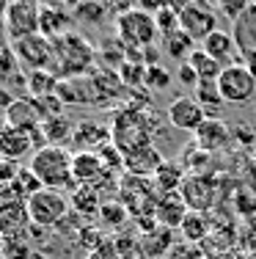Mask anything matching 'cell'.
<instances>
[{
  "mask_svg": "<svg viewBox=\"0 0 256 259\" xmlns=\"http://www.w3.org/2000/svg\"><path fill=\"white\" fill-rule=\"evenodd\" d=\"M72 155L69 149L64 146H39L30 157L28 168L36 174V180L41 182V188H50V190H64L69 185H75V177H72Z\"/></svg>",
  "mask_w": 256,
  "mask_h": 259,
  "instance_id": "1",
  "label": "cell"
},
{
  "mask_svg": "<svg viewBox=\"0 0 256 259\" xmlns=\"http://www.w3.org/2000/svg\"><path fill=\"white\" fill-rule=\"evenodd\" d=\"M157 22L155 14L141 9H130L124 11L121 17H116V39L121 41L130 50H146V47H155L157 41Z\"/></svg>",
  "mask_w": 256,
  "mask_h": 259,
  "instance_id": "2",
  "label": "cell"
},
{
  "mask_svg": "<svg viewBox=\"0 0 256 259\" xmlns=\"http://www.w3.org/2000/svg\"><path fill=\"white\" fill-rule=\"evenodd\" d=\"M113 135V146L121 152V155H132V152L143 149V146H151V130L146 124V116L141 110H119L111 127Z\"/></svg>",
  "mask_w": 256,
  "mask_h": 259,
  "instance_id": "3",
  "label": "cell"
},
{
  "mask_svg": "<svg viewBox=\"0 0 256 259\" xmlns=\"http://www.w3.org/2000/svg\"><path fill=\"white\" fill-rule=\"evenodd\" d=\"M56 47V69H58V80L61 77H75L88 72L91 58H94V50L91 45L83 39L80 33H66L61 39L53 41Z\"/></svg>",
  "mask_w": 256,
  "mask_h": 259,
  "instance_id": "4",
  "label": "cell"
},
{
  "mask_svg": "<svg viewBox=\"0 0 256 259\" xmlns=\"http://www.w3.org/2000/svg\"><path fill=\"white\" fill-rule=\"evenodd\" d=\"M25 207L30 215V224L39 226V229H53L72 212V201L61 190H50V188H41L39 193H33L25 201Z\"/></svg>",
  "mask_w": 256,
  "mask_h": 259,
  "instance_id": "5",
  "label": "cell"
},
{
  "mask_svg": "<svg viewBox=\"0 0 256 259\" xmlns=\"http://www.w3.org/2000/svg\"><path fill=\"white\" fill-rule=\"evenodd\" d=\"M11 50H14L20 66H25L28 72H53L56 69V47L47 36L36 33V36H28V39H20V41H11Z\"/></svg>",
  "mask_w": 256,
  "mask_h": 259,
  "instance_id": "6",
  "label": "cell"
},
{
  "mask_svg": "<svg viewBox=\"0 0 256 259\" xmlns=\"http://www.w3.org/2000/svg\"><path fill=\"white\" fill-rule=\"evenodd\" d=\"M3 121L14 130H22V133L30 135H41V127H44V105L36 97H14V102L3 110Z\"/></svg>",
  "mask_w": 256,
  "mask_h": 259,
  "instance_id": "7",
  "label": "cell"
},
{
  "mask_svg": "<svg viewBox=\"0 0 256 259\" xmlns=\"http://www.w3.org/2000/svg\"><path fill=\"white\" fill-rule=\"evenodd\" d=\"M218 89H221V97L226 105H245L256 94V77L251 75V69H245L237 61V64H231L221 72Z\"/></svg>",
  "mask_w": 256,
  "mask_h": 259,
  "instance_id": "8",
  "label": "cell"
},
{
  "mask_svg": "<svg viewBox=\"0 0 256 259\" xmlns=\"http://www.w3.org/2000/svg\"><path fill=\"white\" fill-rule=\"evenodd\" d=\"M39 22H41V9L36 3H9L3 11V25L11 41L36 36Z\"/></svg>",
  "mask_w": 256,
  "mask_h": 259,
  "instance_id": "9",
  "label": "cell"
},
{
  "mask_svg": "<svg viewBox=\"0 0 256 259\" xmlns=\"http://www.w3.org/2000/svg\"><path fill=\"white\" fill-rule=\"evenodd\" d=\"M179 196L185 199V204L190 212H210L218 201V182L210 174H187V180L182 182Z\"/></svg>",
  "mask_w": 256,
  "mask_h": 259,
  "instance_id": "10",
  "label": "cell"
},
{
  "mask_svg": "<svg viewBox=\"0 0 256 259\" xmlns=\"http://www.w3.org/2000/svg\"><path fill=\"white\" fill-rule=\"evenodd\" d=\"M218 20H221V17H218L215 9H207V6L190 3L179 14V30H185V33L190 36L196 45H201L207 36H212L218 30Z\"/></svg>",
  "mask_w": 256,
  "mask_h": 259,
  "instance_id": "11",
  "label": "cell"
},
{
  "mask_svg": "<svg viewBox=\"0 0 256 259\" xmlns=\"http://www.w3.org/2000/svg\"><path fill=\"white\" fill-rule=\"evenodd\" d=\"M166 119H168V124L176 127L179 133H196L210 116H207V110L201 108L193 97H176V100L168 105Z\"/></svg>",
  "mask_w": 256,
  "mask_h": 259,
  "instance_id": "12",
  "label": "cell"
},
{
  "mask_svg": "<svg viewBox=\"0 0 256 259\" xmlns=\"http://www.w3.org/2000/svg\"><path fill=\"white\" fill-rule=\"evenodd\" d=\"M30 226L33 224H30L25 201H0V234L6 237V243L28 240Z\"/></svg>",
  "mask_w": 256,
  "mask_h": 259,
  "instance_id": "13",
  "label": "cell"
},
{
  "mask_svg": "<svg viewBox=\"0 0 256 259\" xmlns=\"http://www.w3.org/2000/svg\"><path fill=\"white\" fill-rule=\"evenodd\" d=\"M39 135L22 133L9 124L0 127V157L11 160V163H22V157H33V152L39 149Z\"/></svg>",
  "mask_w": 256,
  "mask_h": 259,
  "instance_id": "14",
  "label": "cell"
},
{
  "mask_svg": "<svg viewBox=\"0 0 256 259\" xmlns=\"http://www.w3.org/2000/svg\"><path fill=\"white\" fill-rule=\"evenodd\" d=\"M187 204L179 193H163L157 199V207H155V224H160L163 229H179L182 221L187 218Z\"/></svg>",
  "mask_w": 256,
  "mask_h": 259,
  "instance_id": "15",
  "label": "cell"
},
{
  "mask_svg": "<svg viewBox=\"0 0 256 259\" xmlns=\"http://www.w3.org/2000/svg\"><path fill=\"white\" fill-rule=\"evenodd\" d=\"M193 141H196L198 149H204V152L212 155V152H221L231 141V130L226 127V121H221L215 116V119H207L204 124L193 133Z\"/></svg>",
  "mask_w": 256,
  "mask_h": 259,
  "instance_id": "16",
  "label": "cell"
},
{
  "mask_svg": "<svg viewBox=\"0 0 256 259\" xmlns=\"http://www.w3.org/2000/svg\"><path fill=\"white\" fill-rule=\"evenodd\" d=\"M105 163L96 152H75V160H72V177L80 188H91L96 180H102L105 174Z\"/></svg>",
  "mask_w": 256,
  "mask_h": 259,
  "instance_id": "17",
  "label": "cell"
},
{
  "mask_svg": "<svg viewBox=\"0 0 256 259\" xmlns=\"http://www.w3.org/2000/svg\"><path fill=\"white\" fill-rule=\"evenodd\" d=\"M201 50L210 53L212 58H215L218 64H223V66L237 64V55H240V50H237V45H234V39H231V33H226V30H221V28L201 41Z\"/></svg>",
  "mask_w": 256,
  "mask_h": 259,
  "instance_id": "18",
  "label": "cell"
},
{
  "mask_svg": "<svg viewBox=\"0 0 256 259\" xmlns=\"http://www.w3.org/2000/svg\"><path fill=\"white\" fill-rule=\"evenodd\" d=\"M163 163H166V157H163L155 146H143V149H138V152H132V155L124 157L127 171H130L132 177H143V180H151L155 171L160 168Z\"/></svg>",
  "mask_w": 256,
  "mask_h": 259,
  "instance_id": "19",
  "label": "cell"
},
{
  "mask_svg": "<svg viewBox=\"0 0 256 259\" xmlns=\"http://www.w3.org/2000/svg\"><path fill=\"white\" fill-rule=\"evenodd\" d=\"M72 138H75L77 152H99L111 141V130L105 124H96V121H83L75 127Z\"/></svg>",
  "mask_w": 256,
  "mask_h": 259,
  "instance_id": "20",
  "label": "cell"
},
{
  "mask_svg": "<svg viewBox=\"0 0 256 259\" xmlns=\"http://www.w3.org/2000/svg\"><path fill=\"white\" fill-rule=\"evenodd\" d=\"M229 33H231V39H234L240 55L256 53V6H251L237 22H231Z\"/></svg>",
  "mask_w": 256,
  "mask_h": 259,
  "instance_id": "21",
  "label": "cell"
},
{
  "mask_svg": "<svg viewBox=\"0 0 256 259\" xmlns=\"http://www.w3.org/2000/svg\"><path fill=\"white\" fill-rule=\"evenodd\" d=\"M185 180H187V171L182 168L179 163H174V160H166V163L155 171L151 185H155V190L163 196V193H179V188Z\"/></svg>",
  "mask_w": 256,
  "mask_h": 259,
  "instance_id": "22",
  "label": "cell"
},
{
  "mask_svg": "<svg viewBox=\"0 0 256 259\" xmlns=\"http://www.w3.org/2000/svg\"><path fill=\"white\" fill-rule=\"evenodd\" d=\"M39 33L47 36L50 41L61 39L69 33V14L64 9H41V22H39Z\"/></svg>",
  "mask_w": 256,
  "mask_h": 259,
  "instance_id": "23",
  "label": "cell"
},
{
  "mask_svg": "<svg viewBox=\"0 0 256 259\" xmlns=\"http://www.w3.org/2000/svg\"><path fill=\"white\" fill-rule=\"evenodd\" d=\"M193 100H196L201 108L207 110V116H215L212 110L223 105V97H221V89H218V80H198L196 89H193Z\"/></svg>",
  "mask_w": 256,
  "mask_h": 259,
  "instance_id": "24",
  "label": "cell"
},
{
  "mask_svg": "<svg viewBox=\"0 0 256 259\" xmlns=\"http://www.w3.org/2000/svg\"><path fill=\"white\" fill-rule=\"evenodd\" d=\"M187 64H190L193 69H196L198 80H218V77H221V72L226 69V66H223V64H218V61L212 58L210 53H204L201 47H196V50L190 53Z\"/></svg>",
  "mask_w": 256,
  "mask_h": 259,
  "instance_id": "25",
  "label": "cell"
},
{
  "mask_svg": "<svg viewBox=\"0 0 256 259\" xmlns=\"http://www.w3.org/2000/svg\"><path fill=\"white\" fill-rule=\"evenodd\" d=\"M179 232L187 243H198V240H204L210 234V221H207L204 212H187V218L182 221Z\"/></svg>",
  "mask_w": 256,
  "mask_h": 259,
  "instance_id": "26",
  "label": "cell"
},
{
  "mask_svg": "<svg viewBox=\"0 0 256 259\" xmlns=\"http://www.w3.org/2000/svg\"><path fill=\"white\" fill-rule=\"evenodd\" d=\"M41 133H44V138L50 141V146H61V141H64V138H72V133H75V130H72L69 119H66L64 113H58V116L44 119Z\"/></svg>",
  "mask_w": 256,
  "mask_h": 259,
  "instance_id": "27",
  "label": "cell"
},
{
  "mask_svg": "<svg viewBox=\"0 0 256 259\" xmlns=\"http://www.w3.org/2000/svg\"><path fill=\"white\" fill-rule=\"evenodd\" d=\"M69 201H72V209H77L80 215H96L102 207L99 193H96L94 188H77L75 193L69 196Z\"/></svg>",
  "mask_w": 256,
  "mask_h": 259,
  "instance_id": "28",
  "label": "cell"
},
{
  "mask_svg": "<svg viewBox=\"0 0 256 259\" xmlns=\"http://www.w3.org/2000/svg\"><path fill=\"white\" fill-rule=\"evenodd\" d=\"M193 45H196V41H193L185 30H176V33H171L163 39V47H166V53L171 58H190V53L196 50Z\"/></svg>",
  "mask_w": 256,
  "mask_h": 259,
  "instance_id": "29",
  "label": "cell"
},
{
  "mask_svg": "<svg viewBox=\"0 0 256 259\" xmlns=\"http://www.w3.org/2000/svg\"><path fill=\"white\" fill-rule=\"evenodd\" d=\"M17 69H20V61H17L14 50L0 47V85H9L17 77Z\"/></svg>",
  "mask_w": 256,
  "mask_h": 259,
  "instance_id": "30",
  "label": "cell"
},
{
  "mask_svg": "<svg viewBox=\"0 0 256 259\" xmlns=\"http://www.w3.org/2000/svg\"><path fill=\"white\" fill-rule=\"evenodd\" d=\"M251 6H253L251 0H218L215 11H218V17H226L229 22H237Z\"/></svg>",
  "mask_w": 256,
  "mask_h": 259,
  "instance_id": "31",
  "label": "cell"
},
{
  "mask_svg": "<svg viewBox=\"0 0 256 259\" xmlns=\"http://www.w3.org/2000/svg\"><path fill=\"white\" fill-rule=\"evenodd\" d=\"M155 22H157V33H160L163 39L179 30V14H176V11H171L168 6H166V9H160V11L155 14Z\"/></svg>",
  "mask_w": 256,
  "mask_h": 259,
  "instance_id": "32",
  "label": "cell"
},
{
  "mask_svg": "<svg viewBox=\"0 0 256 259\" xmlns=\"http://www.w3.org/2000/svg\"><path fill=\"white\" fill-rule=\"evenodd\" d=\"M119 77H121V83H127V85H143L146 83V66L143 64H121L119 66Z\"/></svg>",
  "mask_w": 256,
  "mask_h": 259,
  "instance_id": "33",
  "label": "cell"
},
{
  "mask_svg": "<svg viewBox=\"0 0 256 259\" xmlns=\"http://www.w3.org/2000/svg\"><path fill=\"white\" fill-rule=\"evenodd\" d=\"M143 85H149V89H155V91H166L171 85V72L163 69V66H149V69H146V83Z\"/></svg>",
  "mask_w": 256,
  "mask_h": 259,
  "instance_id": "34",
  "label": "cell"
},
{
  "mask_svg": "<svg viewBox=\"0 0 256 259\" xmlns=\"http://www.w3.org/2000/svg\"><path fill=\"white\" fill-rule=\"evenodd\" d=\"M99 215H102V221H113V226H121L130 212H127V207L121 204V201H111V204L99 207Z\"/></svg>",
  "mask_w": 256,
  "mask_h": 259,
  "instance_id": "35",
  "label": "cell"
},
{
  "mask_svg": "<svg viewBox=\"0 0 256 259\" xmlns=\"http://www.w3.org/2000/svg\"><path fill=\"white\" fill-rule=\"evenodd\" d=\"M187 157H190V160H187V168H190L187 174H207V165L212 163L210 152H204V149H198V146H196Z\"/></svg>",
  "mask_w": 256,
  "mask_h": 259,
  "instance_id": "36",
  "label": "cell"
},
{
  "mask_svg": "<svg viewBox=\"0 0 256 259\" xmlns=\"http://www.w3.org/2000/svg\"><path fill=\"white\" fill-rule=\"evenodd\" d=\"M33 251H30L28 240H14V243H6V254L3 259H30Z\"/></svg>",
  "mask_w": 256,
  "mask_h": 259,
  "instance_id": "37",
  "label": "cell"
},
{
  "mask_svg": "<svg viewBox=\"0 0 256 259\" xmlns=\"http://www.w3.org/2000/svg\"><path fill=\"white\" fill-rule=\"evenodd\" d=\"M176 80H179V83L185 85V89H190V91H193V89H196V83H198V75H196V69H193V66L185 61V64H182L179 69H176Z\"/></svg>",
  "mask_w": 256,
  "mask_h": 259,
  "instance_id": "38",
  "label": "cell"
},
{
  "mask_svg": "<svg viewBox=\"0 0 256 259\" xmlns=\"http://www.w3.org/2000/svg\"><path fill=\"white\" fill-rule=\"evenodd\" d=\"M20 168H22L20 163H11V160H3V163H0V185L14 182V180H17V174H20Z\"/></svg>",
  "mask_w": 256,
  "mask_h": 259,
  "instance_id": "39",
  "label": "cell"
},
{
  "mask_svg": "<svg viewBox=\"0 0 256 259\" xmlns=\"http://www.w3.org/2000/svg\"><path fill=\"white\" fill-rule=\"evenodd\" d=\"M85 14H91V20H94V22H99V20H102V3L91 0V9H88L85 3H80V6L75 9V17H77V20H83Z\"/></svg>",
  "mask_w": 256,
  "mask_h": 259,
  "instance_id": "40",
  "label": "cell"
},
{
  "mask_svg": "<svg viewBox=\"0 0 256 259\" xmlns=\"http://www.w3.org/2000/svg\"><path fill=\"white\" fill-rule=\"evenodd\" d=\"M168 0H138V9L141 11H149V14H157L160 9H166Z\"/></svg>",
  "mask_w": 256,
  "mask_h": 259,
  "instance_id": "41",
  "label": "cell"
},
{
  "mask_svg": "<svg viewBox=\"0 0 256 259\" xmlns=\"http://www.w3.org/2000/svg\"><path fill=\"white\" fill-rule=\"evenodd\" d=\"M245 69H251V75L256 77V53H248V55H242V61H240Z\"/></svg>",
  "mask_w": 256,
  "mask_h": 259,
  "instance_id": "42",
  "label": "cell"
},
{
  "mask_svg": "<svg viewBox=\"0 0 256 259\" xmlns=\"http://www.w3.org/2000/svg\"><path fill=\"white\" fill-rule=\"evenodd\" d=\"M39 9H64V0H36Z\"/></svg>",
  "mask_w": 256,
  "mask_h": 259,
  "instance_id": "43",
  "label": "cell"
},
{
  "mask_svg": "<svg viewBox=\"0 0 256 259\" xmlns=\"http://www.w3.org/2000/svg\"><path fill=\"white\" fill-rule=\"evenodd\" d=\"M190 3H196V6H207V9H215L218 0H190Z\"/></svg>",
  "mask_w": 256,
  "mask_h": 259,
  "instance_id": "44",
  "label": "cell"
},
{
  "mask_svg": "<svg viewBox=\"0 0 256 259\" xmlns=\"http://www.w3.org/2000/svg\"><path fill=\"white\" fill-rule=\"evenodd\" d=\"M3 254H6V237L0 234V259H3Z\"/></svg>",
  "mask_w": 256,
  "mask_h": 259,
  "instance_id": "45",
  "label": "cell"
},
{
  "mask_svg": "<svg viewBox=\"0 0 256 259\" xmlns=\"http://www.w3.org/2000/svg\"><path fill=\"white\" fill-rule=\"evenodd\" d=\"M9 3H36V0H9Z\"/></svg>",
  "mask_w": 256,
  "mask_h": 259,
  "instance_id": "46",
  "label": "cell"
},
{
  "mask_svg": "<svg viewBox=\"0 0 256 259\" xmlns=\"http://www.w3.org/2000/svg\"><path fill=\"white\" fill-rule=\"evenodd\" d=\"M3 124H6V121H0V127H3Z\"/></svg>",
  "mask_w": 256,
  "mask_h": 259,
  "instance_id": "47",
  "label": "cell"
},
{
  "mask_svg": "<svg viewBox=\"0 0 256 259\" xmlns=\"http://www.w3.org/2000/svg\"><path fill=\"white\" fill-rule=\"evenodd\" d=\"M251 3H253V6H256V0H251Z\"/></svg>",
  "mask_w": 256,
  "mask_h": 259,
  "instance_id": "48",
  "label": "cell"
},
{
  "mask_svg": "<svg viewBox=\"0 0 256 259\" xmlns=\"http://www.w3.org/2000/svg\"><path fill=\"white\" fill-rule=\"evenodd\" d=\"M0 163H3V157H0Z\"/></svg>",
  "mask_w": 256,
  "mask_h": 259,
  "instance_id": "49",
  "label": "cell"
}]
</instances>
